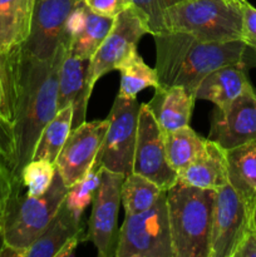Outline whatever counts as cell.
Masks as SVG:
<instances>
[{
    "label": "cell",
    "mask_w": 256,
    "mask_h": 257,
    "mask_svg": "<svg viewBox=\"0 0 256 257\" xmlns=\"http://www.w3.org/2000/svg\"><path fill=\"white\" fill-rule=\"evenodd\" d=\"M140 108L137 98L115 97L107 117L109 125L97 156V160L105 170L124 176L132 172Z\"/></svg>",
    "instance_id": "52a82bcc"
},
{
    "label": "cell",
    "mask_w": 256,
    "mask_h": 257,
    "mask_svg": "<svg viewBox=\"0 0 256 257\" xmlns=\"http://www.w3.org/2000/svg\"><path fill=\"white\" fill-rule=\"evenodd\" d=\"M125 176L102 167L100 183L92 205L87 240L92 241L100 257H114L119 230L117 227L120 190Z\"/></svg>",
    "instance_id": "30bf717a"
},
{
    "label": "cell",
    "mask_w": 256,
    "mask_h": 257,
    "mask_svg": "<svg viewBox=\"0 0 256 257\" xmlns=\"http://www.w3.org/2000/svg\"><path fill=\"white\" fill-rule=\"evenodd\" d=\"M120 73V88L118 95L127 99H135L141 90L146 88H160V80L156 69L148 67L138 52H135L118 68Z\"/></svg>",
    "instance_id": "484cf974"
},
{
    "label": "cell",
    "mask_w": 256,
    "mask_h": 257,
    "mask_svg": "<svg viewBox=\"0 0 256 257\" xmlns=\"http://www.w3.org/2000/svg\"><path fill=\"white\" fill-rule=\"evenodd\" d=\"M230 2L236 3V4H241V2H242V0H230Z\"/></svg>",
    "instance_id": "f35d334b"
},
{
    "label": "cell",
    "mask_w": 256,
    "mask_h": 257,
    "mask_svg": "<svg viewBox=\"0 0 256 257\" xmlns=\"http://www.w3.org/2000/svg\"><path fill=\"white\" fill-rule=\"evenodd\" d=\"M155 38L160 88L182 85L195 94L201 80L221 67L242 63V40L198 42L187 34L167 32Z\"/></svg>",
    "instance_id": "7a4b0ae2"
},
{
    "label": "cell",
    "mask_w": 256,
    "mask_h": 257,
    "mask_svg": "<svg viewBox=\"0 0 256 257\" xmlns=\"http://www.w3.org/2000/svg\"><path fill=\"white\" fill-rule=\"evenodd\" d=\"M162 192L163 190L155 182L138 173L131 172L123 180L120 190V200L125 216L136 215L152 207Z\"/></svg>",
    "instance_id": "d4e9b609"
},
{
    "label": "cell",
    "mask_w": 256,
    "mask_h": 257,
    "mask_svg": "<svg viewBox=\"0 0 256 257\" xmlns=\"http://www.w3.org/2000/svg\"><path fill=\"white\" fill-rule=\"evenodd\" d=\"M65 55L64 45L52 60H39L22 47L18 49L15 156L12 163L15 180H19L23 168L33 160L43 130L58 113V78Z\"/></svg>",
    "instance_id": "6da1fadb"
},
{
    "label": "cell",
    "mask_w": 256,
    "mask_h": 257,
    "mask_svg": "<svg viewBox=\"0 0 256 257\" xmlns=\"http://www.w3.org/2000/svg\"><path fill=\"white\" fill-rule=\"evenodd\" d=\"M108 125L109 120L105 118L83 122L72 128L55 162V168L68 188L82 180L94 165Z\"/></svg>",
    "instance_id": "4fadbf2b"
},
{
    "label": "cell",
    "mask_w": 256,
    "mask_h": 257,
    "mask_svg": "<svg viewBox=\"0 0 256 257\" xmlns=\"http://www.w3.org/2000/svg\"><path fill=\"white\" fill-rule=\"evenodd\" d=\"M89 62V59H83L67 53L60 65L58 78V110L72 105V128L85 122L88 102L92 94L87 83Z\"/></svg>",
    "instance_id": "9a60e30c"
},
{
    "label": "cell",
    "mask_w": 256,
    "mask_h": 257,
    "mask_svg": "<svg viewBox=\"0 0 256 257\" xmlns=\"http://www.w3.org/2000/svg\"><path fill=\"white\" fill-rule=\"evenodd\" d=\"M115 257H175L166 191L152 207L125 216Z\"/></svg>",
    "instance_id": "8992f818"
},
{
    "label": "cell",
    "mask_w": 256,
    "mask_h": 257,
    "mask_svg": "<svg viewBox=\"0 0 256 257\" xmlns=\"http://www.w3.org/2000/svg\"><path fill=\"white\" fill-rule=\"evenodd\" d=\"M35 0H0V50L13 53L27 40Z\"/></svg>",
    "instance_id": "44dd1931"
},
{
    "label": "cell",
    "mask_w": 256,
    "mask_h": 257,
    "mask_svg": "<svg viewBox=\"0 0 256 257\" xmlns=\"http://www.w3.org/2000/svg\"><path fill=\"white\" fill-rule=\"evenodd\" d=\"M83 241H87V235H79V236H74L70 240H68L64 245L62 246L59 251H58L57 256L55 257H69L74 255V251L77 248L78 243L83 242Z\"/></svg>",
    "instance_id": "d590c367"
},
{
    "label": "cell",
    "mask_w": 256,
    "mask_h": 257,
    "mask_svg": "<svg viewBox=\"0 0 256 257\" xmlns=\"http://www.w3.org/2000/svg\"><path fill=\"white\" fill-rule=\"evenodd\" d=\"M206 141L207 140L201 138L190 125L165 135L166 152L173 170L178 173L193 162L205 148Z\"/></svg>",
    "instance_id": "cb8c5ba5"
},
{
    "label": "cell",
    "mask_w": 256,
    "mask_h": 257,
    "mask_svg": "<svg viewBox=\"0 0 256 257\" xmlns=\"http://www.w3.org/2000/svg\"><path fill=\"white\" fill-rule=\"evenodd\" d=\"M113 23H114L113 18L95 14L88 8L84 25L68 44V54L90 60L98 48L104 42L105 37L109 34Z\"/></svg>",
    "instance_id": "7402d4cb"
},
{
    "label": "cell",
    "mask_w": 256,
    "mask_h": 257,
    "mask_svg": "<svg viewBox=\"0 0 256 257\" xmlns=\"http://www.w3.org/2000/svg\"><path fill=\"white\" fill-rule=\"evenodd\" d=\"M228 183L253 210L256 203V140L226 151Z\"/></svg>",
    "instance_id": "ffe728a7"
},
{
    "label": "cell",
    "mask_w": 256,
    "mask_h": 257,
    "mask_svg": "<svg viewBox=\"0 0 256 257\" xmlns=\"http://www.w3.org/2000/svg\"><path fill=\"white\" fill-rule=\"evenodd\" d=\"M252 218H253V223H255V227H256V203L253 206V210H252Z\"/></svg>",
    "instance_id": "74e56055"
},
{
    "label": "cell",
    "mask_w": 256,
    "mask_h": 257,
    "mask_svg": "<svg viewBox=\"0 0 256 257\" xmlns=\"http://www.w3.org/2000/svg\"><path fill=\"white\" fill-rule=\"evenodd\" d=\"M242 63L247 69L248 68H256V50L246 47L245 53H243Z\"/></svg>",
    "instance_id": "8d00e7d4"
},
{
    "label": "cell",
    "mask_w": 256,
    "mask_h": 257,
    "mask_svg": "<svg viewBox=\"0 0 256 257\" xmlns=\"http://www.w3.org/2000/svg\"><path fill=\"white\" fill-rule=\"evenodd\" d=\"M23 188L20 180L15 181L4 222L5 247L0 257H23L25 250L49 225L68 193L57 168L49 188L42 196H28Z\"/></svg>",
    "instance_id": "277c9868"
},
{
    "label": "cell",
    "mask_w": 256,
    "mask_h": 257,
    "mask_svg": "<svg viewBox=\"0 0 256 257\" xmlns=\"http://www.w3.org/2000/svg\"><path fill=\"white\" fill-rule=\"evenodd\" d=\"M0 155L4 156L10 165L15 156V136L13 125L0 118Z\"/></svg>",
    "instance_id": "836d02e7"
},
{
    "label": "cell",
    "mask_w": 256,
    "mask_h": 257,
    "mask_svg": "<svg viewBox=\"0 0 256 257\" xmlns=\"http://www.w3.org/2000/svg\"><path fill=\"white\" fill-rule=\"evenodd\" d=\"M55 175V165L45 160H32L20 173V182L28 196L37 197L47 192Z\"/></svg>",
    "instance_id": "f1b7e54d"
},
{
    "label": "cell",
    "mask_w": 256,
    "mask_h": 257,
    "mask_svg": "<svg viewBox=\"0 0 256 257\" xmlns=\"http://www.w3.org/2000/svg\"><path fill=\"white\" fill-rule=\"evenodd\" d=\"M232 257H256V227L253 218L243 232Z\"/></svg>",
    "instance_id": "e575fe53"
},
{
    "label": "cell",
    "mask_w": 256,
    "mask_h": 257,
    "mask_svg": "<svg viewBox=\"0 0 256 257\" xmlns=\"http://www.w3.org/2000/svg\"><path fill=\"white\" fill-rule=\"evenodd\" d=\"M132 4L145 19L148 34L157 37L166 32L165 12L172 0H132Z\"/></svg>",
    "instance_id": "f546056e"
},
{
    "label": "cell",
    "mask_w": 256,
    "mask_h": 257,
    "mask_svg": "<svg viewBox=\"0 0 256 257\" xmlns=\"http://www.w3.org/2000/svg\"><path fill=\"white\" fill-rule=\"evenodd\" d=\"M15 178L13 175L12 165L9 161L0 155V256L5 247L4 243V222L7 216L10 196L14 190Z\"/></svg>",
    "instance_id": "4dcf8cb0"
},
{
    "label": "cell",
    "mask_w": 256,
    "mask_h": 257,
    "mask_svg": "<svg viewBox=\"0 0 256 257\" xmlns=\"http://www.w3.org/2000/svg\"><path fill=\"white\" fill-rule=\"evenodd\" d=\"M145 34H148L147 25L133 5L114 18L109 34L90 58L87 77L90 90L100 77L112 70H118L123 62L137 52V43Z\"/></svg>",
    "instance_id": "ba28073f"
},
{
    "label": "cell",
    "mask_w": 256,
    "mask_h": 257,
    "mask_svg": "<svg viewBox=\"0 0 256 257\" xmlns=\"http://www.w3.org/2000/svg\"><path fill=\"white\" fill-rule=\"evenodd\" d=\"M243 63L221 67L206 75L195 92L196 99L208 100L215 107L225 108L250 85Z\"/></svg>",
    "instance_id": "ac0fdd59"
},
{
    "label": "cell",
    "mask_w": 256,
    "mask_h": 257,
    "mask_svg": "<svg viewBox=\"0 0 256 257\" xmlns=\"http://www.w3.org/2000/svg\"><path fill=\"white\" fill-rule=\"evenodd\" d=\"M177 175L178 181L185 185L218 191L228 183L226 151L207 138L205 148L198 157Z\"/></svg>",
    "instance_id": "2e32d148"
},
{
    "label": "cell",
    "mask_w": 256,
    "mask_h": 257,
    "mask_svg": "<svg viewBox=\"0 0 256 257\" xmlns=\"http://www.w3.org/2000/svg\"><path fill=\"white\" fill-rule=\"evenodd\" d=\"M165 27L198 42L241 40V5L230 0H178L166 9Z\"/></svg>",
    "instance_id": "5b68a950"
},
{
    "label": "cell",
    "mask_w": 256,
    "mask_h": 257,
    "mask_svg": "<svg viewBox=\"0 0 256 257\" xmlns=\"http://www.w3.org/2000/svg\"><path fill=\"white\" fill-rule=\"evenodd\" d=\"M79 235H84V230L64 200L47 228L25 250L23 257H55L68 240Z\"/></svg>",
    "instance_id": "d6986e66"
},
{
    "label": "cell",
    "mask_w": 256,
    "mask_h": 257,
    "mask_svg": "<svg viewBox=\"0 0 256 257\" xmlns=\"http://www.w3.org/2000/svg\"><path fill=\"white\" fill-rule=\"evenodd\" d=\"M100 173H102V165L99 161L95 160L89 172L82 180L68 188L65 202L77 220L80 221L84 210L94 200L100 183Z\"/></svg>",
    "instance_id": "83f0119b"
},
{
    "label": "cell",
    "mask_w": 256,
    "mask_h": 257,
    "mask_svg": "<svg viewBox=\"0 0 256 257\" xmlns=\"http://www.w3.org/2000/svg\"><path fill=\"white\" fill-rule=\"evenodd\" d=\"M172 2H173V3H176V2H178V0H172Z\"/></svg>",
    "instance_id": "ab89813d"
},
{
    "label": "cell",
    "mask_w": 256,
    "mask_h": 257,
    "mask_svg": "<svg viewBox=\"0 0 256 257\" xmlns=\"http://www.w3.org/2000/svg\"><path fill=\"white\" fill-rule=\"evenodd\" d=\"M17 52L3 53L0 50V118L13 125L17 118Z\"/></svg>",
    "instance_id": "4316f807"
},
{
    "label": "cell",
    "mask_w": 256,
    "mask_h": 257,
    "mask_svg": "<svg viewBox=\"0 0 256 257\" xmlns=\"http://www.w3.org/2000/svg\"><path fill=\"white\" fill-rule=\"evenodd\" d=\"M88 8L95 14L113 18L132 7V0H85Z\"/></svg>",
    "instance_id": "d6a6232c"
},
{
    "label": "cell",
    "mask_w": 256,
    "mask_h": 257,
    "mask_svg": "<svg viewBox=\"0 0 256 257\" xmlns=\"http://www.w3.org/2000/svg\"><path fill=\"white\" fill-rule=\"evenodd\" d=\"M215 195L178 180L166 191L175 257H210Z\"/></svg>",
    "instance_id": "3957f363"
},
{
    "label": "cell",
    "mask_w": 256,
    "mask_h": 257,
    "mask_svg": "<svg viewBox=\"0 0 256 257\" xmlns=\"http://www.w3.org/2000/svg\"><path fill=\"white\" fill-rule=\"evenodd\" d=\"M79 0H35L30 30L22 49L39 60H52L63 47L69 13Z\"/></svg>",
    "instance_id": "7c38bea8"
},
{
    "label": "cell",
    "mask_w": 256,
    "mask_h": 257,
    "mask_svg": "<svg viewBox=\"0 0 256 257\" xmlns=\"http://www.w3.org/2000/svg\"><path fill=\"white\" fill-rule=\"evenodd\" d=\"M242 13V35L241 40L246 47L256 50V8L252 7L247 0L241 2Z\"/></svg>",
    "instance_id": "1f68e13d"
},
{
    "label": "cell",
    "mask_w": 256,
    "mask_h": 257,
    "mask_svg": "<svg viewBox=\"0 0 256 257\" xmlns=\"http://www.w3.org/2000/svg\"><path fill=\"white\" fill-rule=\"evenodd\" d=\"M73 107L63 108L58 110L53 119L43 130L37 147H35L33 160H45L55 165L57 158L72 131Z\"/></svg>",
    "instance_id": "603a6c76"
},
{
    "label": "cell",
    "mask_w": 256,
    "mask_h": 257,
    "mask_svg": "<svg viewBox=\"0 0 256 257\" xmlns=\"http://www.w3.org/2000/svg\"><path fill=\"white\" fill-rule=\"evenodd\" d=\"M132 172L148 178L163 191L170 190L178 180L177 172L168 162L165 133L158 125L147 103L141 104L138 113Z\"/></svg>",
    "instance_id": "9c48e42d"
},
{
    "label": "cell",
    "mask_w": 256,
    "mask_h": 257,
    "mask_svg": "<svg viewBox=\"0 0 256 257\" xmlns=\"http://www.w3.org/2000/svg\"><path fill=\"white\" fill-rule=\"evenodd\" d=\"M208 140L225 151L256 140V89L252 84L227 107H215Z\"/></svg>",
    "instance_id": "5bb4252c"
},
{
    "label": "cell",
    "mask_w": 256,
    "mask_h": 257,
    "mask_svg": "<svg viewBox=\"0 0 256 257\" xmlns=\"http://www.w3.org/2000/svg\"><path fill=\"white\" fill-rule=\"evenodd\" d=\"M196 97L182 85H171L155 89V95L147 103L158 125L165 135L190 125Z\"/></svg>",
    "instance_id": "e0dca14e"
},
{
    "label": "cell",
    "mask_w": 256,
    "mask_h": 257,
    "mask_svg": "<svg viewBox=\"0 0 256 257\" xmlns=\"http://www.w3.org/2000/svg\"><path fill=\"white\" fill-rule=\"evenodd\" d=\"M252 221V208L230 183L216 191L211 228L210 257H232Z\"/></svg>",
    "instance_id": "8fae6325"
}]
</instances>
